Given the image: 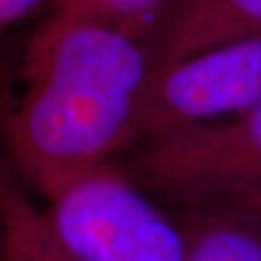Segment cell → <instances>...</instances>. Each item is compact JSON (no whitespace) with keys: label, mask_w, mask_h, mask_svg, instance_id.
Segmentation results:
<instances>
[{"label":"cell","mask_w":261,"mask_h":261,"mask_svg":"<svg viewBox=\"0 0 261 261\" xmlns=\"http://www.w3.org/2000/svg\"><path fill=\"white\" fill-rule=\"evenodd\" d=\"M21 91L2 114L8 165L41 197L128 149L151 77L140 37L50 14L29 39Z\"/></svg>","instance_id":"obj_1"},{"label":"cell","mask_w":261,"mask_h":261,"mask_svg":"<svg viewBox=\"0 0 261 261\" xmlns=\"http://www.w3.org/2000/svg\"><path fill=\"white\" fill-rule=\"evenodd\" d=\"M111 165L172 211L230 205L261 190V105L140 141Z\"/></svg>","instance_id":"obj_2"},{"label":"cell","mask_w":261,"mask_h":261,"mask_svg":"<svg viewBox=\"0 0 261 261\" xmlns=\"http://www.w3.org/2000/svg\"><path fill=\"white\" fill-rule=\"evenodd\" d=\"M45 223L74 261H186L176 215L112 165L43 197Z\"/></svg>","instance_id":"obj_3"},{"label":"cell","mask_w":261,"mask_h":261,"mask_svg":"<svg viewBox=\"0 0 261 261\" xmlns=\"http://www.w3.org/2000/svg\"><path fill=\"white\" fill-rule=\"evenodd\" d=\"M261 105V35L228 41L168 66L147 82L130 145L236 116Z\"/></svg>","instance_id":"obj_4"},{"label":"cell","mask_w":261,"mask_h":261,"mask_svg":"<svg viewBox=\"0 0 261 261\" xmlns=\"http://www.w3.org/2000/svg\"><path fill=\"white\" fill-rule=\"evenodd\" d=\"M261 35V0H165L140 35L151 75L228 41Z\"/></svg>","instance_id":"obj_5"},{"label":"cell","mask_w":261,"mask_h":261,"mask_svg":"<svg viewBox=\"0 0 261 261\" xmlns=\"http://www.w3.org/2000/svg\"><path fill=\"white\" fill-rule=\"evenodd\" d=\"M172 213L184 232L186 261H261V217L257 215L238 207Z\"/></svg>","instance_id":"obj_6"},{"label":"cell","mask_w":261,"mask_h":261,"mask_svg":"<svg viewBox=\"0 0 261 261\" xmlns=\"http://www.w3.org/2000/svg\"><path fill=\"white\" fill-rule=\"evenodd\" d=\"M0 213L6 261H74L48 230L41 207L0 157Z\"/></svg>","instance_id":"obj_7"},{"label":"cell","mask_w":261,"mask_h":261,"mask_svg":"<svg viewBox=\"0 0 261 261\" xmlns=\"http://www.w3.org/2000/svg\"><path fill=\"white\" fill-rule=\"evenodd\" d=\"M165 0H55V14L107 23L140 37Z\"/></svg>","instance_id":"obj_8"},{"label":"cell","mask_w":261,"mask_h":261,"mask_svg":"<svg viewBox=\"0 0 261 261\" xmlns=\"http://www.w3.org/2000/svg\"><path fill=\"white\" fill-rule=\"evenodd\" d=\"M43 0H0V31L29 18Z\"/></svg>","instance_id":"obj_9"},{"label":"cell","mask_w":261,"mask_h":261,"mask_svg":"<svg viewBox=\"0 0 261 261\" xmlns=\"http://www.w3.org/2000/svg\"><path fill=\"white\" fill-rule=\"evenodd\" d=\"M223 207H238V209H244V211H248V213H253L261 217V190L257 192H253L250 196L242 197V199H238V201H234L230 205H223Z\"/></svg>","instance_id":"obj_10"},{"label":"cell","mask_w":261,"mask_h":261,"mask_svg":"<svg viewBox=\"0 0 261 261\" xmlns=\"http://www.w3.org/2000/svg\"><path fill=\"white\" fill-rule=\"evenodd\" d=\"M0 261L4 259V232H2V213H0Z\"/></svg>","instance_id":"obj_11"}]
</instances>
